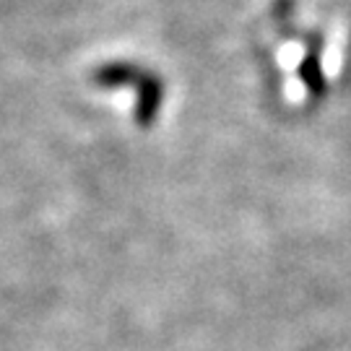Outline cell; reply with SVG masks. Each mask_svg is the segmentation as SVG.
I'll list each match as a JSON object with an SVG mask.
<instances>
[{
  "label": "cell",
  "instance_id": "obj_1",
  "mask_svg": "<svg viewBox=\"0 0 351 351\" xmlns=\"http://www.w3.org/2000/svg\"><path fill=\"white\" fill-rule=\"evenodd\" d=\"M138 97H136V123L141 128L154 125L156 114L164 104V84L159 75L154 73H143V78L138 81Z\"/></svg>",
  "mask_w": 351,
  "mask_h": 351
},
{
  "label": "cell",
  "instance_id": "obj_2",
  "mask_svg": "<svg viewBox=\"0 0 351 351\" xmlns=\"http://www.w3.org/2000/svg\"><path fill=\"white\" fill-rule=\"evenodd\" d=\"M143 68L128 60H112V63L99 65L91 73V84L99 88H125V86H138V81L143 78Z\"/></svg>",
  "mask_w": 351,
  "mask_h": 351
},
{
  "label": "cell",
  "instance_id": "obj_3",
  "mask_svg": "<svg viewBox=\"0 0 351 351\" xmlns=\"http://www.w3.org/2000/svg\"><path fill=\"white\" fill-rule=\"evenodd\" d=\"M300 78L313 97L326 94V75H323V65H320V45L307 50L304 60L300 63Z\"/></svg>",
  "mask_w": 351,
  "mask_h": 351
}]
</instances>
